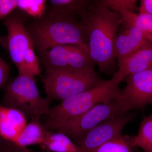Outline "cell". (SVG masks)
Instances as JSON below:
<instances>
[{
    "instance_id": "6da1fadb",
    "label": "cell",
    "mask_w": 152,
    "mask_h": 152,
    "mask_svg": "<svg viewBox=\"0 0 152 152\" xmlns=\"http://www.w3.org/2000/svg\"><path fill=\"white\" fill-rule=\"evenodd\" d=\"M92 1L80 14L88 40L90 57L101 72H109L116 59L115 43L123 22L119 13Z\"/></svg>"
},
{
    "instance_id": "7a4b0ae2",
    "label": "cell",
    "mask_w": 152,
    "mask_h": 152,
    "mask_svg": "<svg viewBox=\"0 0 152 152\" xmlns=\"http://www.w3.org/2000/svg\"><path fill=\"white\" fill-rule=\"evenodd\" d=\"M34 48L39 53L60 45H72L90 56L85 28L76 16L46 13L28 26Z\"/></svg>"
},
{
    "instance_id": "3957f363",
    "label": "cell",
    "mask_w": 152,
    "mask_h": 152,
    "mask_svg": "<svg viewBox=\"0 0 152 152\" xmlns=\"http://www.w3.org/2000/svg\"><path fill=\"white\" fill-rule=\"evenodd\" d=\"M121 82L115 73L111 80H102L92 88L65 99L59 104L50 108L44 126L48 130L57 131L68 121L94 106L116 99L121 91L119 88Z\"/></svg>"
},
{
    "instance_id": "277c9868",
    "label": "cell",
    "mask_w": 152,
    "mask_h": 152,
    "mask_svg": "<svg viewBox=\"0 0 152 152\" xmlns=\"http://www.w3.org/2000/svg\"><path fill=\"white\" fill-rule=\"evenodd\" d=\"M4 86L2 105L18 110L31 119L49 114L51 102L41 96L34 77L19 74Z\"/></svg>"
},
{
    "instance_id": "5b68a950",
    "label": "cell",
    "mask_w": 152,
    "mask_h": 152,
    "mask_svg": "<svg viewBox=\"0 0 152 152\" xmlns=\"http://www.w3.org/2000/svg\"><path fill=\"white\" fill-rule=\"evenodd\" d=\"M94 69H65L46 72L42 80L47 97L62 101L91 89L102 81Z\"/></svg>"
},
{
    "instance_id": "8992f818",
    "label": "cell",
    "mask_w": 152,
    "mask_h": 152,
    "mask_svg": "<svg viewBox=\"0 0 152 152\" xmlns=\"http://www.w3.org/2000/svg\"><path fill=\"white\" fill-rule=\"evenodd\" d=\"M128 112L116 99L109 103L94 106L81 115L68 121L57 132L65 134L75 144L100 124Z\"/></svg>"
},
{
    "instance_id": "52a82bcc",
    "label": "cell",
    "mask_w": 152,
    "mask_h": 152,
    "mask_svg": "<svg viewBox=\"0 0 152 152\" xmlns=\"http://www.w3.org/2000/svg\"><path fill=\"white\" fill-rule=\"evenodd\" d=\"M39 54L46 72L94 69L95 64L83 50L72 45H60Z\"/></svg>"
},
{
    "instance_id": "ba28073f",
    "label": "cell",
    "mask_w": 152,
    "mask_h": 152,
    "mask_svg": "<svg viewBox=\"0 0 152 152\" xmlns=\"http://www.w3.org/2000/svg\"><path fill=\"white\" fill-rule=\"evenodd\" d=\"M126 83L121 91L118 101L127 111L142 109L152 101V66L140 72L127 76L123 80Z\"/></svg>"
},
{
    "instance_id": "9c48e42d",
    "label": "cell",
    "mask_w": 152,
    "mask_h": 152,
    "mask_svg": "<svg viewBox=\"0 0 152 152\" xmlns=\"http://www.w3.org/2000/svg\"><path fill=\"white\" fill-rule=\"evenodd\" d=\"M26 18L20 12L13 11L4 19L7 31V50L12 62L20 70L23 65L25 53L34 47L32 40L24 24Z\"/></svg>"
},
{
    "instance_id": "30bf717a",
    "label": "cell",
    "mask_w": 152,
    "mask_h": 152,
    "mask_svg": "<svg viewBox=\"0 0 152 152\" xmlns=\"http://www.w3.org/2000/svg\"><path fill=\"white\" fill-rule=\"evenodd\" d=\"M134 117V113L128 112L100 124L75 144L77 152H94L104 144L121 137L125 126Z\"/></svg>"
},
{
    "instance_id": "8fae6325",
    "label": "cell",
    "mask_w": 152,
    "mask_h": 152,
    "mask_svg": "<svg viewBox=\"0 0 152 152\" xmlns=\"http://www.w3.org/2000/svg\"><path fill=\"white\" fill-rule=\"evenodd\" d=\"M122 30L115 43V56L118 61L124 59L149 42L138 28L123 21Z\"/></svg>"
},
{
    "instance_id": "7c38bea8",
    "label": "cell",
    "mask_w": 152,
    "mask_h": 152,
    "mask_svg": "<svg viewBox=\"0 0 152 152\" xmlns=\"http://www.w3.org/2000/svg\"><path fill=\"white\" fill-rule=\"evenodd\" d=\"M152 66V43L148 42L136 51L118 61L115 72L121 81L127 76L142 72Z\"/></svg>"
},
{
    "instance_id": "4fadbf2b",
    "label": "cell",
    "mask_w": 152,
    "mask_h": 152,
    "mask_svg": "<svg viewBox=\"0 0 152 152\" xmlns=\"http://www.w3.org/2000/svg\"><path fill=\"white\" fill-rule=\"evenodd\" d=\"M27 124L21 112L0 104V136L4 140L14 142Z\"/></svg>"
},
{
    "instance_id": "5bb4252c",
    "label": "cell",
    "mask_w": 152,
    "mask_h": 152,
    "mask_svg": "<svg viewBox=\"0 0 152 152\" xmlns=\"http://www.w3.org/2000/svg\"><path fill=\"white\" fill-rule=\"evenodd\" d=\"M39 117L31 119V122L27 124L14 143L20 146L27 148L32 145L43 143L48 130L45 128L43 124L41 123Z\"/></svg>"
},
{
    "instance_id": "9a60e30c",
    "label": "cell",
    "mask_w": 152,
    "mask_h": 152,
    "mask_svg": "<svg viewBox=\"0 0 152 152\" xmlns=\"http://www.w3.org/2000/svg\"><path fill=\"white\" fill-rule=\"evenodd\" d=\"M45 152H77L75 144L69 137L62 133L48 130L41 145Z\"/></svg>"
},
{
    "instance_id": "2e32d148",
    "label": "cell",
    "mask_w": 152,
    "mask_h": 152,
    "mask_svg": "<svg viewBox=\"0 0 152 152\" xmlns=\"http://www.w3.org/2000/svg\"><path fill=\"white\" fill-rule=\"evenodd\" d=\"M90 2L86 0H50L48 13L80 16Z\"/></svg>"
},
{
    "instance_id": "e0dca14e",
    "label": "cell",
    "mask_w": 152,
    "mask_h": 152,
    "mask_svg": "<svg viewBox=\"0 0 152 152\" xmlns=\"http://www.w3.org/2000/svg\"><path fill=\"white\" fill-rule=\"evenodd\" d=\"M120 14L124 21L138 28L146 39L152 43V15L136 14L129 11Z\"/></svg>"
},
{
    "instance_id": "ac0fdd59",
    "label": "cell",
    "mask_w": 152,
    "mask_h": 152,
    "mask_svg": "<svg viewBox=\"0 0 152 152\" xmlns=\"http://www.w3.org/2000/svg\"><path fill=\"white\" fill-rule=\"evenodd\" d=\"M132 143L144 152H152V114L142 121L137 134L132 137Z\"/></svg>"
},
{
    "instance_id": "d6986e66",
    "label": "cell",
    "mask_w": 152,
    "mask_h": 152,
    "mask_svg": "<svg viewBox=\"0 0 152 152\" xmlns=\"http://www.w3.org/2000/svg\"><path fill=\"white\" fill-rule=\"evenodd\" d=\"M132 137L122 135L100 147L94 152H138L132 143Z\"/></svg>"
},
{
    "instance_id": "ffe728a7",
    "label": "cell",
    "mask_w": 152,
    "mask_h": 152,
    "mask_svg": "<svg viewBox=\"0 0 152 152\" xmlns=\"http://www.w3.org/2000/svg\"><path fill=\"white\" fill-rule=\"evenodd\" d=\"M45 0H17V8L27 15L40 19L45 13Z\"/></svg>"
},
{
    "instance_id": "44dd1931",
    "label": "cell",
    "mask_w": 152,
    "mask_h": 152,
    "mask_svg": "<svg viewBox=\"0 0 152 152\" xmlns=\"http://www.w3.org/2000/svg\"><path fill=\"white\" fill-rule=\"evenodd\" d=\"M18 71L19 74H26L34 77L40 74L39 59L34 51V47L27 50L24 57L23 65Z\"/></svg>"
},
{
    "instance_id": "7402d4cb",
    "label": "cell",
    "mask_w": 152,
    "mask_h": 152,
    "mask_svg": "<svg viewBox=\"0 0 152 152\" xmlns=\"http://www.w3.org/2000/svg\"><path fill=\"white\" fill-rule=\"evenodd\" d=\"M136 0H101L95 1L98 5L107 7L111 10L120 13L129 11L134 12L137 9Z\"/></svg>"
},
{
    "instance_id": "603a6c76",
    "label": "cell",
    "mask_w": 152,
    "mask_h": 152,
    "mask_svg": "<svg viewBox=\"0 0 152 152\" xmlns=\"http://www.w3.org/2000/svg\"><path fill=\"white\" fill-rule=\"evenodd\" d=\"M17 8V0H0V21Z\"/></svg>"
},
{
    "instance_id": "cb8c5ba5",
    "label": "cell",
    "mask_w": 152,
    "mask_h": 152,
    "mask_svg": "<svg viewBox=\"0 0 152 152\" xmlns=\"http://www.w3.org/2000/svg\"><path fill=\"white\" fill-rule=\"evenodd\" d=\"M0 152H39L29 150L27 148L20 146L13 142L5 140Z\"/></svg>"
},
{
    "instance_id": "d4e9b609",
    "label": "cell",
    "mask_w": 152,
    "mask_h": 152,
    "mask_svg": "<svg viewBox=\"0 0 152 152\" xmlns=\"http://www.w3.org/2000/svg\"><path fill=\"white\" fill-rule=\"evenodd\" d=\"M10 68L7 63L0 58V88L4 86L9 79Z\"/></svg>"
},
{
    "instance_id": "484cf974",
    "label": "cell",
    "mask_w": 152,
    "mask_h": 152,
    "mask_svg": "<svg viewBox=\"0 0 152 152\" xmlns=\"http://www.w3.org/2000/svg\"><path fill=\"white\" fill-rule=\"evenodd\" d=\"M139 10V14L152 15V0H141Z\"/></svg>"
},
{
    "instance_id": "4316f807",
    "label": "cell",
    "mask_w": 152,
    "mask_h": 152,
    "mask_svg": "<svg viewBox=\"0 0 152 152\" xmlns=\"http://www.w3.org/2000/svg\"><path fill=\"white\" fill-rule=\"evenodd\" d=\"M0 45H2L4 47H6L7 48V38L1 37H0Z\"/></svg>"
},
{
    "instance_id": "83f0119b",
    "label": "cell",
    "mask_w": 152,
    "mask_h": 152,
    "mask_svg": "<svg viewBox=\"0 0 152 152\" xmlns=\"http://www.w3.org/2000/svg\"><path fill=\"white\" fill-rule=\"evenodd\" d=\"M5 140L0 136V149L2 147L3 145H4V142Z\"/></svg>"
},
{
    "instance_id": "f1b7e54d",
    "label": "cell",
    "mask_w": 152,
    "mask_h": 152,
    "mask_svg": "<svg viewBox=\"0 0 152 152\" xmlns=\"http://www.w3.org/2000/svg\"><path fill=\"white\" fill-rule=\"evenodd\" d=\"M151 104L152 105V101H151Z\"/></svg>"
}]
</instances>
